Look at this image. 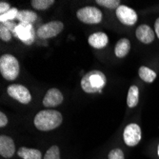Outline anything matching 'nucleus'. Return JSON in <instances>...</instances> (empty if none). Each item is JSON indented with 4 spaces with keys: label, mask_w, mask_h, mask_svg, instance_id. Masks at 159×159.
<instances>
[{
    "label": "nucleus",
    "mask_w": 159,
    "mask_h": 159,
    "mask_svg": "<svg viewBox=\"0 0 159 159\" xmlns=\"http://www.w3.org/2000/svg\"><path fill=\"white\" fill-rule=\"evenodd\" d=\"M44 159H60V150L57 146H52L44 155Z\"/></svg>",
    "instance_id": "4be33fe9"
},
{
    "label": "nucleus",
    "mask_w": 159,
    "mask_h": 159,
    "mask_svg": "<svg viewBox=\"0 0 159 159\" xmlns=\"http://www.w3.org/2000/svg\"><path fill=\"white\" fill-rule=\"evenodd\" d=\"M17 154L19 157L23 159H42V153L39 150L36 149H30L26 147H21Z\"/></svg>",
    "instance_id": "2eb2a0df"
},
{
    "label": "nucleus",
    "mask_w": 159,
    "mask_h": 159,
    "mask_svg": "<svg viewBox=\"0 0 159 159\" xmlns=\"http://www.w3.org/2000/svg\"><path fill=\"white\" fill-rule=\"evenodd\" d=\"M157 154H158V156H159V145H158V148H157Z\"/></svg>",
    "instance_id": "c85d7f7f"
},
{
    "label": "nucleus",
    "mask_w": 159,
    "mask_h": 159,
    "mask_svg": "<svg viewBox=\"0 0 159 159\" xmlns=\"http://www.w3.org/2000/svg\"><path fill=\"white\" fill-rule=\"evenodd\" d=\"M63 121L62 114L55 110H44L39 111L34 117V123L36 129L42 132H49L58 128Z\"/></svg>",
    "instance_id": "f257e3e1"
},
{
    "label": "nucleus",
    "mask_w": 159,
    "mask_h": 159,
    "mask_svg": "<svg viewBox=\"0 0 159 159\" xmlns=\"http://www.w3.org/2000/svg\"><path fill=\"white\" fill-rule=\"evenodd\" d=\"M7 124H8V118L6 116V114L3 111H1V112H0V127L3 128Z\"/></svg>",
    "instance_id": "bb28decb"
},
{
    "label": "nucleus",
    "mask_w": 159,
    "mask_h": 159,
    "mask_svg": "<svg viewBox=\"0 0 159 159\" xmlns=\"http://www.w3.org/2000/svg\"><path fill=\"white\" fill-rule=\"evenodd\" d=\"M37 16L36 13L33 11L29 10H23L19 11L16 19L20 21V23H27V24H32L36 20Z\"/></svg>",
    "instance_id": "f3484780"
},
{
    "label": "nucleus",
    "mask_w": 159,
    "mask_h": 159,
    "mask_svg": "<svg viewBox=\"0 0 159 159\" xmlns=\"http://www.w3.org/2000/svg\"><path fill=\"white\" fill-rule=\"evenodd\" d=\"M131 50V42L127 38H121L117 41L116 45L114 48V52L118 58H123L125 57Z\"/></svg>",
    "instance_id": "4468645a"
},
{
    "label": "nucleus",
    "mask_w": 159,
    "mask_h": 159,
    "mask_svg": "<svg viewBox=\"0 0 159 159\" xmlns=\"http://www.w3.org/2000/svg\"><path fill=\"white\" fill-rule=\"evenodd\" d=\"M11 10V6L9 3L7 2H0V16H2V14L6 13L7 11H9Z\"/></svg>",
    "instance_id": "a878e982"
},
{
    "label": "nucleus",
    "mask_w": 159,
    "mask_h": 159,
    "mask_svg": "<svg viewBox=\"0 0 159 159\" xmlns=\"http://www.w3.org/2000/svg\"><path fill=\"white\" fill-rule=\"evenodd\" d=\"M107 78L102 71L94 70L86 74L81 79L82 90L87 93H101L106 86Z\"/></svg>",
    "instance_id": "f03ea898"
},
{
    "label": "nucleus",
    "mask_w": 159,
    "mask_h": 159,
    "mask_svg": "<svg viewBox=\"0 0 159 159\" xmlns=\"http://www.w3.org/2000/svg\"><path fill=\"white\" fill-rule=\"evenodd\" d=\"M117 19L126 26H133L137 22V13L134 10L125 5H120L116 9Z\"/></svg>",
    "instance_id": "1a4fd4ad"
},
{
    "label": "nucleus",
    "mask_w": 159,
    "mask_h": 159,
    "mask_svg": "<svg viewBox=\"0 0 159 159\" xmlns=\"http://www.w3.org/2000/svg\"><path fill=\"white\" fill-rule=\"evenodd\" d=\"M154 31H155V34L159 38V18H157L155 20V23H154Z\"/></svg>",
    "instance_id": "cd10ccee"
},
{
    "label": "nucleus",
    "mask_w": 159,
    "mask_h": 159,
    "mask_svg": "<svg viewBox=\"0 0 159 159\" xmlns=\"http://www.w3.org/2000/svg\"><path fill=\"white\" fill-rule=\"evenodd\" d=\"M139 101V90L136 86H131L128 92L127 104L129 108H134L137 106Z\"/></svg>",
    "instance_id": "dca6fc26"
},
{
    "label": "nucleus",
    "mask_w": 159,
    "mask_h": 159,
    "mask_svg": "<svg viewBox=\"0 0 159 159\" xmlns=\"http://www.w3.org/2000/svg\"><path fill=\"white\" fill-rule=\"evenodd\" d=\"M16 152V145L12 138L7 135L0 136V154L5 158H11Z\"/></svg>",
    "instance_id": "9b49d317"
},
{
    "label": "nucleus",
    "mask_w": 159,
    "mask_h": 159,
    "mask_svg": "<svg viewBox=\"0 0 159 159\" xmlns=\"http://www.w3.org/2000/svg\"><path fill=\"white\" fill-rule=\"evenodd\" d=\"M96 3L100 6L111 10L117 9L120 6L119 0H96Z\"/></svg>",
    "instance_id": "412c9836"
},
{
    "label": "nucleus",
    "mask_w": 159,
    "mask_h": 159,
    "mask_svg": "<svg viewBox=\"0 0 159 159\" xmlns=\"http://www.w3.org/2000/svg\"><path fill=\"white\" fill-rule=\"evenodd\" d=\"M19 63L16 56L3 54L0 57V73L6 80H14L19 75Z\"/></svg>",
    "instance_id": "7ed1b4c3"
},
{
    "label": "nucleus",
    "mask_w": 159,
    "mask_h": 159,
    "mask_svg": "<svg viewBox=\"0 0 159 159\" xmlns=\"http://www.w3.org/2000/svg\"><path fill=\"white\" fill-rule=\"evenodd\" d=\"M11 36H12V34L9 31V29H7L3 23L0 24V38L3 41L8 42L11 39Z\"/></svg>",
    "instance_id": "5701e85b"
},
{
    "label": "nucleus",
    "mask_w": 159,
    "mask_h": 159,
    "mask_svg": "<svg viewBox=\"0 0 159 159\" xmlns=\"http://www.w3.org/2000/svg\"><path fill=\"white\" fill-rule=\"evenodd\" d=\"M63 94L58 89L52 88L46 93L43 99V105L47 108H53L60 105L63 102Z\"/></svg>",
    "instance_id": "9d476101"
},
{
    "label": "nucleus",
    "mask_w": 159,
    "mask_h": 159,
    "mask_svg": "<svg viewBox=\"0 0 159 159\" xmlns=\"http://www.w3.org/2000/svg\"><path fill=\"white\" fill-rule=\"evenodd\" d=\"M135 34L140 42L144 43V44H150L154 40L155 32L152 31V29L150 26L142 24L137 28Z\"/></svg>",
    "instance_id": "f8f14e48"
},
{
    "label": "nucleus",
    "mask_w": 159,
    "mask_h": 159,
    "mask_svg": "<svg viewBox=\"0 0 159 159\" xmlns=\"http://www.w3.org/2000/svg\"><path fill=\"white\" fill-rule=\"evenodd\" d=\"M138 75L139 77L147 83H152L154 81V79L156 78V73L153 71L152 70H151L148 67L142 66L139 68L138 70Z\"/></svg>",
    "instance_id": "a211bd4d"
},
{
    "label": "nucleus",
    "mask_w": 159,
    "mask_h": 159,
    "mask_svg": "<svg viewBox=\"0 0 159 159\" xmlns=\"http://www.w3.org/2000/svg\"><path fill=\"white\" fill-rule=\"evenodd\" d=\"M64 29V24L61 21H51L38 28L36 34L41 39H48L58 35Z\"/></svg>",
    "instance_id": "39448f33"
},
{
    "label": "nucleus",
    "mask_w": 159,
    "mask_h": 159,
    "mask_svg": "<svg viewBox=\"0 0 159 159\" xmlns=\"http://www.w3.org/2000/svg\"><path fill=\"white\" fill-rule=\"evenodd\" d=\"M31 3L35 10L45 11L53 5L54 0H33Z\"/></svg>",
    "instance_id": "6ab92c4d"
},
{
    "label": "nucleus",
    "mask_w": 159,
    "mask_h": 159,
    "mask_svg": "<svg viewBox=\"0 0 159 159\" xmlns=\"http://www.w3.org/2000/svg\"><path fill=\"white\" fill-rule=\"evenodd\" d=\"M88 42L90 46L94 49H103L107 46L109 38L105 33L98 32L91 34L88 38Z\"/></svg>",
    "instance_id": "ddd939ff"
},
{
    "label": "nucleus",
    "mask_w": 159,
    "mask_h": 159,
    "mask_svg": "<svg viewBox=\"0 0 159 159\" xmlns=\"http://www.w3.org/2000/svg\"><path fill=\"white\" fill-rule=\"evenodd\" d=\"M18 12L19 11L16 8H11L9 11L2 14V16H0V22L4 23L7 21H13V19H16Z\"/></svg>",
    "instance_id": "aec40b11"
},
{
    "label": "nucleus",
    "mask_w": 159,
    "mask_h": 159,
    "mask_svg": "<svg viewBox=\"0 0 159 159\" xmlns=\"http://www.w3.org/2000/svg\"><path fill=\"white\" fill-rule=\"evenodd\" d=\"M7 29H9V31L13 34L14 35H16V28H17V24H16L13 21H7V22H4L3 23Z\"/></svg>",
    "instance_id": "393cba45"
},
{
    "label": "nucleus",
    "mask_w": 159,
    "mask_h": 159,
    "mask_svg": "<svg viewBox=\"0 0 159 159\" xmlns=\"http://www.w3.org/2000/svg\"><path fill=\"white\" fill-rule=\"evenodd\" d=\"M124 142L129 147H134L141 140V128L134 123L126 126L123 133Z\"/></svg>",
    "instance_id": "0eeeda50"
},
{
    "label": "nucleus",
    "mask_w": 159,
    "mask_h": 159,
    "mask_svg": "<svg viewBox=\"0 0 159 159\" xmlns=\"http://www.w3.org/2000/svg\"><path fill=\"white\" fill-rule=\"evenodd\" d=\"M109 159H125L124 152L120 149H113L109 152Z\"/></svg>",
    "instance_id": "b1692460"
},
{
    "label": "nucleus",
    "mask_w": 159,
    "mask_h": 159,
    "mask_svg": "<svg viewBox=\"0 0 159 159\" xmlns=\"http://www.w3.org/2000/svg\"><path fill=\"white\" fill-rule=\"evenodd\" d=\"M7 93L11 98L16 99L21 104H29L32 100V95L30 91L23 85H18V84L10 85L7 89Z\"/></svg>",
    "instance_id": "423d86ee"
},
{
    "label": "nucleus",
    "mask_w": 159,
    "mask_h": 159,
    "mask_svg": "<svg viewBox=\"0 0 159 159\" xmlns=\"http://www.w3.org/2000/svg\"><path fill=\"white\" fill-rule=\"evenodd\" d=\"M16 36H17L24 44L32 45L35 39V32L32 24L19 23L17 25Z\"/></svg>",
    "instance_id": "6e6552de"
},
{
    "label": "nucleus",
    "mask_w": 159,
    "mask_h": 159,
    "mask_svg": "<svg viewBox=\"0 0 159 159\" xmlns=\"http://www.w3.org/2000/svg\"><path fill=\"white\" fill-rule=\"evenodd\" d=\"M76 16L85 24H98L102 20V12L95 7L87 6L77 11Z\"/></svg>",
    "instance_id": "20e7f679"
}]
</instances>
